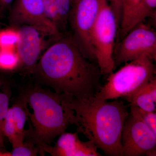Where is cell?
<instances>
[{"instance_id":"obj_9","label":"cell","mask_w":156,"mask_h":156,"mask_svg":"<svg viewBox=\"0 0 156 156\" xmlns=\"http://www.w3.org/2000/svg\"><path fill=\"white\" fill-rule=\"evenodd\" d=\"M9 20L12 25L30 26L42 33L56 37L60 35L46 17L42 0H14L10 8Z\"/></svg>"},{"instance_id":"obj_18","label":"cell","mask_w":156,"mask_h":156,"mask_svg":"<svg viewBox=\"0 0 156 156\" xmlns=\"http://www.w3.org/2000/svg\"><path fill=\"white\" fill-rule=\"evenodd\" d=\"M130 106V113L139 118L156 134V112L146 111L136 106Z\"/></svg>"},{"instance_id":"obj_22","label":"cell","mask_w":156,"mask_h":156,"mask_svg":"<svg viewBox=\"0 0 156 156\" xmlns=\"http://www.w3.org/2000/svg\"><path fill=\"white\" fill-rule=\"evenodd\" d=\"M9 95L5 92H0V122L4 121L9 110Z\"/></svg>"},{"instance_id":"obj_14","label":"cell","mask_w":156,"mask_h":156,"mask_svg":"<svg viewBox=\"0 0 156 156\" xmlns=\"http://www.w3.org/2000/svg\"><path fill=\"white\" fill-rule=\"evenodd\" d=\"M142 0H122L120 32L125 37L134 26L135 20Z\"/></svg>"},{"instance_id":"obj_23","label":"cell","mask_w":156,"mask_h":156,"mask_svg":"<svg viewBox=\"0 0 156 156\" xmlns=\"http://www.w3.org/2000/svg\"><path fill=\"white\" fill-rule=\"evenodd\" d=\"M107 1L114 13L119 26L122 19V0H107Z\"/></svg>"},{"instance_id":"obj_21","label":"cell","mask_w":156,"mask_h":156,"mask_svg":"<svg viewBox=\"0 0 156 156\" xmlns=\"http://www.w3.org/2000/svg\"><path fill=\"white\" fill-rule=\"evenodd\" d=\"M34 144L30 141L21 145L13 147L11 156H35L39 153L38 148L34 146Z\"/></svg>"},{"instance_id":"obj_25","label":"cell","mask_w":156,"mask_h":156,"mask_svg":"<svg viewBox=\"0 0 156 156\" xmlns=\"http://www.w3.org/2000/svg\"><path fill=\"white\" fill-rule=\"evenodd\" d=\"M4 134L3 131V123L0 122V144L4 142Z\"/></svg>"},{"instance_id":"obj_13","label":"cell","mask_w":156,"mask_h":156,"mask_svg":"<svg viewBox=\"0 0 156 156\" xmlns=\"http://www.w3.org/2000/svg\"><path fill=\"white\" fill-rule=\"evenodd\" d=\"M129 105L148 112H156V79L155 77L140 88L126 99Z\"/></svg>"},{"instance_id":"obj_16","label":"cell","mask_w":156,"mask_h":156,"mask_svg":"<svg viewBox=\"0 0 156 156\" xmlns=\"http://www.w3.org/2000/svg\"><path fill=\"white\" fill-rule=\"evenodd\" d=\"M3 130L4 135L8 137L13 147L18 146L23 143L24 137L17 134L11 108H9L3 121Z\"/></svg>"},{"instance_id":"obj_24","label":"cell","mask_w":156,"mask_h":156,"mask_svg":"<svg viewBox=\"0 0 156 156\" xmlns=\"http://www.w3.org/2000/svg\"><path fill=\"white\" fill-rule=\"evenodd\" d=\"M14 0H0V12L11 8Z\"/></svg>"},{"instance_id":"obj_5","label":"cell","mask_w":156,"mask_h":156,"mask_svg":"<svg viewBox=\"0 0 156 156\" xmlns=\"http://www.w3.org/2000/svg\"><path fill=\"white\" fill-rule=\"evenodd\" d=\"M99 11L91 33V42L101 73L108 75L115 68L113 50L119 25L107 0H99Z\"/></svg>"},{"instance_id":"obj_15","label":"cell","mask_w":156,"mask_h":156,"mask_svg":"<svg viewBox=\"0 0 156 156\" xmlns=\"http://www.w3.org/2000/svg\"><path fill=\"white\" fill-rule=\"evenodd\" d=\"M11 107L14 122L17 134L25 138L26 131L24 130L26 122L28 117L27 103L20 96Z\"/></svg>"},{"instance_id":"obj_3","label":"cell","mask_w":156,"mask_h":156,"mask_svg":"<svg viewBox=\"0 0 156 156\" xmlns=\"http://www.w3.org/2000/svg\"><path fill=\"white\" fill-rule=\"evenodd\" d=\"M20 96L32 109V114L28 112L31 126L26 136L39 150L50 145L70 126H76L75 114L69 105L70 96L57 94L35 83L21 89Z\"/></svg>"},{"instance_id":"obj_11","label":"cell","mask_w":156,"mask_h":156,"mask_svg":"<svg viewBox=\"0 0 156 156\" xmlns=\"http://www.w3.org/2000/svg\"><path fill=\"white\" fill-rule=\"evenodd\" d=\"M17 32L18 40L16 47L20 64L32 73L41 51V32L28 25L21 26Z\"/></svg>"},{"instance_id":"obj_2","label":"cell","mask_w":156,"mask_h":156,"mask_svg":"<svg viewBox=\"0 0 156 156\" xmlns=\"http://www.w3.org/2000/svg\"><path fill=\"white\" fill-rule=\"evenodd\" d=\"M77 120V132L84 134L109 156H123L122 133L129 115L123 101L82 102L70 97Z\"/></svg>"},{"instance_id":"obj_10","label":"cell","mask_w":156,"mask_h":156,"mask_svg":"<svg viewBox=\"0 0 156 156\" xmlns=\"http://www.w3.org/2000/svg\"><path fill=\"white\" fill-rule=\"evenodd\" d=\"M77 132H65L59 137L53 146L45 145L39 149L41 154L47 152L53 156H100L97 147L91 140L82 141Z\"/></svg>"},{"instance_id":"obj_6","label":"cell","mask_w":156,"mask_h":156,"mask_svg":"<svg viewBox=\"0 0 156 156\" xmlns=\"http://www.w3.org/2000/svg\"><path fill=\"white\" fill-rule=\"evenodd\" d=\"M99 8V0H74L69 15L73 38L88 59H95L91 33Z\"/></svg>"},{"instance_id":"obj_8","label":"cell","mask_w":156,"mask_h":156,"mask_svg":"<svg viewBox=\"0 0 156 156\" xmlns=\"http://www.w3.org/2000/svg\"><path fill=\"white\" fill-rule=\"evenodd\" d=\"M122 144L124 156L156 155V134L130 113L123 128Z\"/></svg>"},{"instance_id":"obj_20","label":"cell","mask_w":156,"mask_h":156,"mask_svg":"<svg viewBox=\"0 0 156 156\" xmlns=\"http://www.w3.org/2000/svg\"><path fill=\"white\" fill-rule=\"evenodd\" d=\"M18 40L17 31L8 30L0 32V49H10L17 45Z\"/></svg>"},{"instance_id":"obj_1","label":"cell","mask_w":156,"mask_h":156,"mask_svg":"<svg viewBox=\"0 0 156 156\" xmlns=\"http://www.w3.org/2000/svg\"><path fill=\"white\" fill-rule=\"evenodd\" d=\"M87 59L72 37L60 38L46 50L31 74L35 83L89 102L101 87V74L98 66Z\"/></svg>"},{"instance_id":"obj_4","label":"cell","mask_w":156,"mask_h":156,"mask_svg":"<svg viewBox=\"0 0 156 156\" xmlns=\"http://www.w3.org/2000/svg\"><path fill=\"white\" fill-rule=\"evenodd\" d=\"M154 59L144 55L108 75L92 101L102 102L130 97L146 83L155 77Z\"/></svg>"},{"instance_id":"obj_17","label":"cell","mask_w":156,"mask_h":156,"mask_svg":"<svg viewBox=\"0 0 156 156\" xmlns=\"http://www.w3.org/2000/svg\"><path fill=\"white\" fill-rule=\"evenodd\" d=\"M20 64L17 52L10 49H0V68L5 70H12Z\"/></svg>"},{"instance_id":"obj_7","label":"cell","mask_w":156,"mask_h":156,"mask_svg":"<svg viewBox=\"0 0 156 156\" xmlns=\"http://www.w3.org/2000/svg\"><path fill=\"white\" fill-rule=\"evenodd\" d=\"M144 55L156 60V34L149 26L142 22L124 37L114 58L115 65L126 63Z\"/></svg>"},{"instance_id":"obj_12","label":"cell","mask_w":156,"mask_h":156,"mask_svg":"<svg viewBox=\"0 0 156 156\" xmlns=\"http://www.w3.org/2000/svg\"><path fill=\"white\" fill-rule=\"evenodd\" d=\"M46 17L60 32L69 19L72 0H42Z\"/></svg>"},{"instance_id":"obj_26","label":"cell","mask_w":156,"mask_h":156,"mask_svg":"<svg viewBox=\"0 0 156 156\" xmlns=\"http://www.w3.org/2000/svg\"><path fill=\"white\" fill-rule=\"evenodd\" d=\"M72 1H73V2H74V0H72Z\"/></svg>"},{"instance_id":"obj_19","label":"cell","mask_w":156,"mask_h":156,"mask_svg":"<svg viewBox=\"0 0 156 156\" xmlns=\"http://www.w3.org/2000/svg\"><path fill=\"white\" fill-rule=\"evenodd\" d=\"M156 7V0H142L135 20V26L150 16Z\"/></svg>"}]
</instances>
